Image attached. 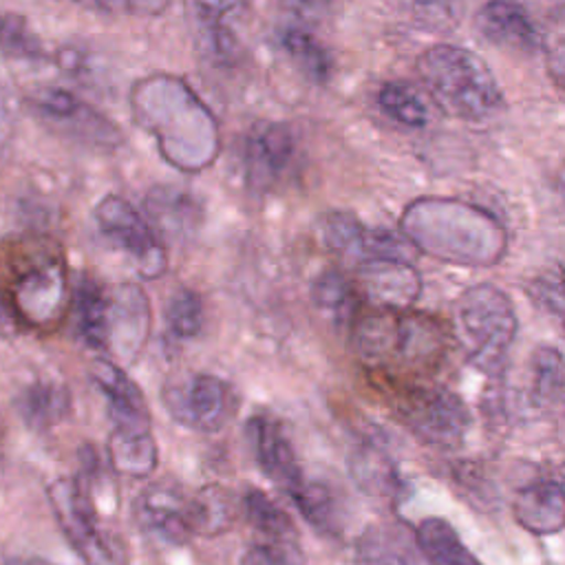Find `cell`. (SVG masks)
<instances>
[{
    "label": "cell",
    "instance_id": "cell-1",
    "mask_svg": "<svg viewBox=\"0 0 565 565\" xmlns=\"http://www.w3.org/2000/svg\"><path fill=\"white\" fill-rule=\"evenodd\" d=\"M135 121L154 139L161 154L181 170H203L218 152L212 113L179 77H148L130 95Z\"/></svg>",
    "mask_w": 565,
    "mask_h": 565
},
{
    "label": "cell",
    "instance_id": "cell-2",
    "mask_svg": "<svg viewBox=\"0 0 565 565\" xmlns=\"http://www.w3.org/2000/svg\"><path fill=\"white\" fill-rule=\"evenodd\" d=\"M404 234L426 254L459 265H492L505 252V230L483 207L419 199L404 210Z\"/></svg>",
    "mask_w": 565,
    "mask_h": 565
},
{
    "label": "cell",
    "instance_id": "cell-3",
    "mask_svg": "<svg viewBox=\"0 0 565 565\" xmlns=\"http://www.w3.org/2000/svg\"><path fill=\"white\" fill-rule=\"evenodd\" d=\"M446 333L439 320L408 309H377L353 324L355 355L371 369L422 371L439 362Z\"/></svg>",
    "mask_w": 565,
    "mask_h": 565
},
{
    "label": "cell",
    "instance_id": "cell-4",
    "mask_svg": "<svg viewBox=\"0 0 565 565\" xmlns=\"http://www.w3.org/2000/svg\"><path fill=\"white\" fill-rule=\"evenodd\" d=\"M417 75L433 102L448 115L481 121L503 106V93L490 66L472 51L435 44L417 57Z\"/></svg>",
    "mask_w": 565,
    "mask_h": 565
},
{
    "label": "cell",
    "instance_id": "cell-5",
    "mask_svg": "<svg viewBox=\"0 0 565 565\" xmlns=\"http://www.w3.org/2000/svg\"><path fill=\"white\" fill-rule=\"evenodd\" d=\"M457 320L468 344L470 362L483 371H499L516 335V311L503 289L479 282L457 300Z\"/></svg>",
    "mask_w": 565,
    "mask_h": 565
},
{
    "label": "cell",
    "instance_id": "cell-6",
    "mask_svg": "<svg viewBox=\"0 0 565 565\" xmlns=\"http://www.w3.org/2000/svg\"><path fill=\"white\" fill-rule=\"evenodd\" d=\"M53 516L84 565H126L121 545L104 534L86 486L75 477H57L46 486Z\"/></svg>",
    "mask_w": 565,
    "mask_h": 565
},
{
    "label": "cell",
    "instance_id": "cell-7",
    "mask_svg": "<svg viewBox=\"0 0 565 565\" xmlns=\"http://www.w3.org/2000/svg\"><path fill=\"white\" fill-rule=\"evenodd\" d=\"M161 402L172 422L194 433H218L236 413L230 382L212 373H192L163 386Z\"/></svg>",
    "mask_w": 565,
    "mask_h": 565
},
{
    "label": "cell",
    "instance_id": "cell-8",
    "mask_svg": "<svg viewBox=\"0 0 565 565\" xmlns=\"http://www.w3.org/2000/svg\"><path fill=\"white\" fill-rule=\"evenodd\" d=\"M404 426L428 446L455 448L470 428V413L459 395L444 386H417L397 402Z\"/></svg>",
    "mask_w": 565,
    "mask_h": 565
},
{
    "label": "cell",
    "instance_id": "cell-9",
    "mask_svg": "<svg viewBox=\"0 0 565 565\" xmlns=\"http://www.w3.org/2000/svg\"><path fill=\"white\" fill-rule=\"evenodd\" d=\"M99 232L126 252L146 278H157L166 269V252L150 223L117 194L104 196L95 207Z\"/></svg>",
    "mask_w": 565,
    "mask_h": 565
},
{
    "label": "cell",
    "instance_id": "cell-10",
    "mask_svg": "<svg viewBox=\"0 0 565 565\" xmlns=\"http://www.w3.org/2000/svg\"><path fill=\"white\" fill-rule=\"evenodd\" d=\"M66 302L68 287L64 265L53 256L26 265L9 291L11 313L38 329L53 327L62 318Z\"/></svg>",
    "mask_w": 565,
    "mask_h": 565
},
{
    "label": "cell",
    "instance_id": "cell-11",
    "mask_svg": "<svg viewBox=\"0 0 565 565\" xmlns=\"http://www.w3.org/2000/svg\"><path fill=\"white\" fill-rule=\"evenodd\" d=\"M194 46L210 64L227 66L241 55L238 24L247 0H183Z\"/></svg>",
    "mask_w": 565,
    "mask_h": 565
},
{
    "label": "cell",
    "instance_id": "cell-12",
    "mask_svg": "<svg viewBox=\"0 0 565 565\" xmlns=\"http://www.w3.org/2000/svg\"><path fill=\"white\" fill-rule=\"evenodd\" d=\"M296 157V132L280 121H260L247 132L243 146L247 183L256 190H269L278 185L294 168Z\"/></svg>",
    "mask_w": 565,
    "mask_h": 565
},
{
    "label": "cell",
    "instance_id": "cell-13",
    "mask_svg": "<svg viewBox=\"0 0 565 565\" xmlns=\"http://www.w3.org/2000/svg\"><path fill=\"white\" fill-rule=\"evenodd\" d=\"M150 331V305L137 285H119L108 291L106 351L117 364H132Z\"/></svg>",
    "mask_w": 565,
    "mask_h": 565
},
{
    "label": "cell",
    "instance_id": "cell-14",
    "mask_svg": "<svg viewBox=\"0 0 565 565\" xmlns=\"http://www.w3.org/2000/svg\"><path fill=\"white\" fill-rule=\"evenodd\" d=\"M139 530L168 545H181L190 539L188 494L172 481L150 483L139 492L132 505Z\"/></svg>",
    "mask_w": 565,
    "mask_h": 565
},
{
    "label": "cell",
    "instance_id": "cell-15",
    "mask_svg": "<svg viewBox=\"0 0 565 565\" xmlns=\"http://www.w3.org/2000/svg\"><path fill=\"white\" fill-rule=\"evenodd\" d=\"M419 276L408 260L386 258L358 265L355 294L360 291L377 309H408L419 296Z\"/></svg>",
    "mask_w": 565,
    "mask_h": 565
},
{
    "label": "cell",
    "instance_id": "cell-16",
    "mask_svg": "<svg viewBox=\"0 0 565 565\" xmlns=\"http://www.w3.org/2000/svg\"><path fill=\"white\" fill-rule=\"evenodd\" d=\"M245 433L260 470L280 490H287L302 475V468L298 466L296 452L289 437L285 435L282 424L269 413H258L247 422Z\"/></svg>",
    "mask_w": 565,
    "mask_h": 565
},
{
    "label": "cell",
    "instance_id": "cell-17",
    "mask_svg": "<svg viewBox=\"0 0 565 565\" xmlns=\"http://www.w3.org/2000/svg\"><path fill=\"white\" fill-rule=\"evenodd\" d=\"M13 408L29 430L49 433L68 417L71 391L62 380L38 375L15 391Z\"/></svg>",
    "mask_w": 565,
    "mask_h": 565
},
{
    "label": "cell",
    "instance_id": "cell-18",
    "mask_svg": "<svg viewBox=\"0 0 565 565\" xmlns=\"http://www.w3.org/2000/svg\"><path fill=\"white\" fill-rule=\"evenodd\" d=\"M477 29L499 49L532 53L539 46L536 26L516 0H488L477 13Z\"/></svg>",
    "mask_w": 565,
    "mask_h": 565
},
{
    "label": "cell",
    "instance_id": "cell-19",
    "mask_svg": "<svg viewBox=\"0 0 565 565\" xmlns=\"http://www.w3.org/2000/svg\"><path fill=\"white\" fill-rule=\"evenodd\" d=\"M90 377L106 397L113 426L150 424V411L141 388L117 362L108 358H97L90 364Z\"/></svg>",
    "mask_w": 565,
    "mask_h": 565
},
{
    "label": "cell",
    "instance_id": "cell-20",
    "mask_svg": "<svg viewBox=\"0 0 565 565\" xmlns=\"http://www.w3.org/2000/svg\"><path fill=\"white\" fill-rule=\"evenodd\" d=\"M512 514L516 523L532 534L547 536L561 532L565 523L563 483L552 477L525 483L514 494Z\"/></svg>",
    "mask_w": 565,
    "mask_h": 565
},
{
    "label": "cell",
    "instance_id": "cell-21",
    "mask_svg": "<svg viewBox=\"0 0 565 565\" xmlns=\"http://www.w3.org/2000/svg\"><path fill=\"white\" fill-rule=\"evenodd\" d=\"M285 492L316 532L338 536L344 530V503L329 481L311 479L302 472Z\"/></svg>",
    "mask_w": 565,
    "mask_h": 565
},
{
    "label": "cell",
    "instance_id": "cell-22",
    "mask_svg": "<svg viewBox=\"0 0 565 565\" xmlns=\"http://www.w3.org/2000/svg\"><path fill=\"white\" fill-rule=\"evenodd\" d=\"M29 102L42 117H46L55 124H64V126L73 128L75 132L86 135L95 141H108V137H113V132H115L108 126V121H104L90 106H86L79 97L68 93L66 88L44 86V88L35 90L29 97Z\"/></svg>",
    "mask_w": 565,
    "mask_h": 565
},
{
    "label": "cell",
    "instance_id": "cell-23",
    "mask_svg": "<svg viewBox=\"0 0 565 565\" xmlns=\"http://www.w3.org/2000/svg\"><path fill=\"white\" fill-rule=\"evenodd\" d=\"M110 466L126 477H148L154 472L159 461V448L150 424L113 426L106 444Z\"/></svg>",
    "mask_w": 565,
    "mask_h": 565
},
{
    "label": "cell",
    "instance_id": "cell-24",
    "mask_svg": "<svg viewBox=\"0 0 565 565\" xmlns=\"http://www.w3.org/2000/svg\"><path fill=\"white\" fill-rule=\"evenodd\" d=\"M146 214L152 232L157 238H185L192 234L194 223L199 221L196 203L190 194L170 188V185H157L146 196Z\"/></svg>",
    "mask_w": 565,
    "mask_h": 565
},
{
    "label": "cell",
    "instance_id": "cell-25",
    "mask_svg": "<svg viewBox=\"0 0 565 565\" xmlns=\"http://www.w3.org/2000/svg\"><path fill=\"white\" fill-rule=\"evenodd\" d=\"M413 539L428 565H481L446 519L428 516L419 521Z\"/></svg>",
    "mask_w": 565,
    "mask_h": 565
},
{
    "label": "cell",
    "instance_id": "cell-26",
    "mask_svg": "<svg viewBox=\"0 0 565 565\" xmlns=\"http://www.w3.org/2000/svg\"><path fill=\"white\" fill-rule=\"evenodd\" d=\"M349 472L355 486L373 497H393L399 488V477L391 457L373 439L362 441L349 455Z\"/></svg>",
    "mask_w": 565,
    "mask_h": 565
},
{
    "label": "cell",
    "instance_id": "cell-27",
    "mask_svg": "<svg viewBox=\"0 0 565 565\" xmlns=\"http://www.w3.org/2000/svg\"><path fill=\"white\" fill-rule=\"evenodd\" d=\"M234 523V503L218 483H207L188 494V525L192 534L218 536Z\"/></svg>",
    "mask_w": 565,
    "mask_h": 565
},
{
    "label": "cell",
    "instance_id": "cell-28",
    "mask_svg": "<svg viewBox=\"0 0 565 565\" xmlns=\"http://www.w3.org/2000/svg\"><path fill=\"white\" fill-rule=\"evenodd\" d=\"M75 327L84 344L90 349H106V316H108V291L84 276L73 291Z\"/></svg>",
    "mask_w": 565,
    "mask_h": 565
},
{
    "label": "cell",
    "instance_id": "cell-29",
    "mask_svg": "<svg viewBox=\"0 0 565 565\" xmlns=\"http://www.w3.org/2000/svg\"><path fill=\"white\" fill-rule=\"evenodd\" d=\"M241 508L252 527L269 536L276 545L289 547L296 541V527L289 514L263 490L247 488L241 497Z\"/></svg>",
    "mask_w": 565,
    "mask_h": 565
},
{
    "label": "cell",
    "instance_id": "cell-30",
    "mask_svg": "<svg viewBox=\"0 0 565 565\" xmlns=\"http://www.w3.org/2000/svg\"><path fill=\"white\" fill-rule=\"evenodd\" d=\"M362 565H415L406 536L393 527H369L358 545Z\"/></svg>",
    "mask_w": 565,
    "mask_h": 565
},
{
    "label": "cell",
    "instance_id": "cell-31",
    "mask_svg": "<svg viewBox=\"0 0 565 565\" xmlns=\"http://www.w3.org/2000/svg\"><path fill=\"white\" fill-rule=\"evenodd\" d=\"M280 44L307 77H311L313 82L329 79L333 71L331 55L309 31L296 26L285 29L280 35Z\"/></svg>",
    "mask_w": 565,
    "mask_h": 565
},
{
    "label": "cell",
    "instance_id": "cell-32",
    "mask_svg": "<svg viewBox=\"0 0 565 565\" xmlns=\"http://www.w3.org/2000/svg\"><path fill=\"white\" fill-rule=\"evenodd\" d=\"M532 397L547 406H558L565 388L563 355L556 347H539L530 360Z\"/></svg>",
    "mask_w": 565,
    "mask_h": 565
},
{
    "label": "cell",
    "instance_id": "cell-33",
    "mask_svg": "<svg viewBox=\"0 0 565 565\" xmlns=\"http://www.w3.org/2000/svg\"><path fill=\"white\" fill-rule=\"evenodd\" d=\"M377 104L391 119L408 128H422L428 119L424 102L404 82H386L377 93Z\"/></svg>",
    "mask_w": 565,
    "mask_h": 565
},
{
    "label": "cell",
    "instance_id": "cell-34",
    "mask_svg": "<svg viewBox=\"0 0 565 565\" xmlns=\"http://www.w3.org/2000/svg\"><path fill=\"white\" fill-rule=\"evenodd\" d=\"M166 324L179 340H190L201 333L203 327V302L192 289L172 291L166 305Z\"/></svg>",
    "mask_w": 565,
    "mask_h": 565
},
{
    "label": "cell",
    "instance_id": "cell-35",
    "mask_svg": "<svg viewBox=\"0 0 565 565\" xmlns=\"http://www.w3.org/2000/svg\"><path fill=\"white\" fill-rule=\"evenodd\" d=\"M353 280H349L342 271L329 269L318 276L313 282V302L318 309L331 313L335 320H344L351 316L353 309Z\"/></svg>",
    "mask_w": 565,
    "mask_h": 565
},
{
    "label": "cell",
    "instance_id": "cell-36",
    "mask_svg": "<svg viewBox=\"0 0 565 565\" xmlns=\"http://www.w3.org/2000/svg\"><path fill=\"white\" fill-rule=\"evenodd\" d=\"M0 51L15 60H40L44 55L40 38L18 13L0 15Z\"/></svg>",
    "mask_w": 565,
    "mask_h": 565
},
{
    "label": "cell",
    "instance_id": "cell-37",
    "mask_svg": "<svg viewBox=\"0 0 565 565\" xmlns=\"http://www.w3.org/2000/svg\"><path fill=\"white\" fill-rule=\"evenodd\" d=\"M527 294L532 296V300L539 307H543L545 311L561 318V313H563V289H561V269L558 267L554 271H547V274L539 276L527 287Z\"/></svg>",
    "mask_w": 565,
    "mask_h": 565
},
{
    "label": "cell",
    "instance_id": "cell-38",
    "mask_svg": "<svg viewBox=\"0 0 565 565\" xmlns=\"http://www.w3.org/2000/svg\"><path fill=\"white\" fill-rule=\"evenodd\" d=\"M15 128V115H13V104L7 93V88L0 84V152L7 148L11 135Z\"/></svg>",
    "mask_w": 565,
    "mask_h": 565
},
{
    "label": "cell",
    "instance_id": "cell-39",
    "mask_svg": "<svg viewBox=\"0 0 565 565\" xmlns=\"http://www.w3.org/2000/svg\"><path fill=\"white\" fill-rule=\"evenodd\" d=\"M291 4L302 18H318L329 9L331 0H291Z\"/></svg>",
    "mask_w": 565,
    "mask_h": 565
},
{
    "label": "cell",
    "instance_id": "cell-40",
    "mask_svg": "<svg viewBox=\"0 0 565 565\" xmlns=\"http://www.w3.org/2000/svg\"><path fill=\"white\" fill-rule=\"evenodd\" d=\"M170 0H126L128 13H159Z\"/></svg>",
    "mask_w": 565,
    "mask_h": 565
},
{
    "label": "cell",
    "instance_id": "cell-41",
    "mask_svg": "<svg viewBox=\"0 0 565 565\" xmlns=\"http://www.w3.org/2000/svg\"><path fill=\"white\" fill-rule=\"evenodd\" d=\"M73 2L88 9H97V11H126V0H73Z\"/></svg>",
    "mask_w": 565,
    "mask_h": 565
},
{
    "label": "cell",
    "instance_id": "cell-42",
    "mask_svg": "<svg viewBox=\"0 0 565 565\" xmlns=\"http://www.w3.org/2000/svg\"><path fill=\"white\" fill-rule=\"evenodd\" d=\"M11 324H13V313H11L9 305L0 296V331H9Z\"/></svg>",
    "mask_w": 565,
    "mask_h": 565
},
{
    "label": "cell",
    "instance_id": "cell-43",
    "mask_svg": "<svg viewBox=\"0 0 565 565\" xmlns=\"http://www.w3.org/2000/svg\"><path fill=\"white\" fill-rule=\"evenodd\" d=\"M7 565H55V563L40 556H24V558H11Z\"/></svg>",
    "mask_w": 565,
    "mask_h": 565
},
{
    "label": "cell",
    "instance_id": "cell-44",
    "mask_svg": "<svg viewBox=\"0 0 565 565\" xmlns=\"http://www.w3.org/2000/svg\"><path fill=\"white\" fill-rule=\"evenodd\" d=\"M2 448H4V428H2V419H0V457H2Z\"/></svg>",
    "mask_w": 565,
    "mask_h": 565
},
{
    "label": "cell",
    "instance_id": "cell-45",
    "mask_svg": "<svg viewBox=\"0 0 565 565\" xmlns=\"http://www.w3.org/2000/svg\"><path fill=\"white\" fill-rule=\"evenodd\" d=\"M289 565H291V563H289Z\"/></svg>",
    "mask_w": 565,
    "mask_h": 565
}]
</instances>
